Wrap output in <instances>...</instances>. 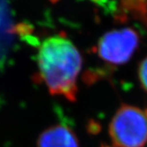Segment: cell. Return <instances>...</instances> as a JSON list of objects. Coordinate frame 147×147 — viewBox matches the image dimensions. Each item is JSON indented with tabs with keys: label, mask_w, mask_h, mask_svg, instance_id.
<instances>
[{
	"label": "cell",
	"mask_w": 147,
	"mask_h": 147,
	"mask_svg": "<svg viewBox=\"0 0 147 147\" xmlns=\"http://www.w3.org/2000/svg\"><path fill=\"white\" fill-rule=\"evenodd\" d=\"M16 33L10 3L8 0H0V68L10 55Z\"/></svg>",
	"instance_id": "cell-4"
},
{
	"label": "cell",
	"mask_w": 147,
	"mask_h": 147,
	"mask_svg": "<svg viewBox=\"0 0 147 147\" xmlns=\"http://www.w3.org/2000/svg\"><path fill=\"white\" fill-rule=\"evenodd\" d=\"M37 65L40 79L51 94L76 100L83 60L69 38L58 34L45 38L39 46Z\"/></svg>",
	"instance_id": "cell-1"
},
{
	"label": "cell",
	"mask_w": 147,
	"mask_h": 147,
	"mask_svg": "<svg viewBox=\"0 0 147 147\" xmlns=\"http://www.w3.org/2000/svg\"><path fill=\"white\" fill-rule=\"evenodd\" d=\"M37 147H79L75 132L65 124H54L42 131L37 140Z\"/></svg>",
	"instance_id": "cell-5"
},
{
	"label": "cell",
	"mask_w": 147,
	"mask_h": 147,
	"mask_svg": "<svg viewBox=\"0 0 147 147\" xmlns=\"http://www.w3.org/2000/svg\"><path fill=\"white\" fill-rule=\"evenodd\" d=\"M139 36L131 28H123L107 32L97 43L96 53L105 63L121 65L127 62L136 52Z\"/></svg>",
	"instance_id": "cell-3"
},
{
	"label": "cell",
	"mask_w": 147,
	"mask_h": 147,
	"mask_svg": "<svg viewBox=\"0 0 147 147\" xmlns=\"http://www.w3.org/2000/svg\"><path fill=\"white\" fill-rule=\"evenodd\" d=\"M138 78L142 88L147 92V57H146L139 65Z\"/></svg>",
	"instance_id": "cell-6"
},
{
	"label": "cell",
	"mask_w": 147,
	"mask_h": 147,
	"mask_svg": "<svg viewBox=\"0 0 147 147\" xmlns=\"http://www.w3.org/2000/svg\"><path fill=\"white\" fill-rule=\"evenodd\" d=\"M109 134L115 147H144L147 144V108L123 104L114 115Z\"/></svg>",
	"instance_id": "cell-2"
}]
</instances>
